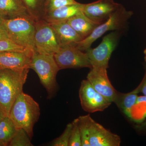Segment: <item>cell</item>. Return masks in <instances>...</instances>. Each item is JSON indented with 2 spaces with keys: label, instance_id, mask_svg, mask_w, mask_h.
Here are the masks:
<instances>
[{
  "label": "cell",
  "instance_id": "obj_31",
  "mask_svg": "<svg viewBox=\"0 0 146 146\" xmlns=\"http://www.w3.org/2000/svg\"><path fill=\"white\" fill-rule=\"evenodd\" d=\"M4 20L3 17L1 13L0 12V23H2L3 21Z\"/></svg>",
  "mask_w": 146,
  "mask_h": 146
},
{
  "label": "cell",
  "instance_id": "obj_11",
  "mask_svg": "<svg viewBox=\"0 0 146 146\" xmlns=\"http://www.w3.org/2000/svg\"><path fill=\"white\" fill-rule=\"evenodd\" d=\"M120 5L113 0H98L83 4L82 12L91 21L100 25L105 22Z\"/></svg>",
  "mask_w": 146,
  "mask_h": 146
},
{
  "label": "cell",
  "instance_id": "obj_21",
  "mask_svg": "<svg viewBox=\"0 0 146 146\" xmlns=\"http://www.w3.org/2000/svg\"><path fill=\"white\" fill-rule=\"evenodd\" d=\"M90 115L80 116L77 119L78 123L81 138V146H90L89 143V124Z\"/></svg>",
  "mask_w": 146,
  "mask_h": 146
},
{
  "label": "cell",
  "instance_id": "obj_5",
  "mask_svg": "<svg viewBox=\"0 0 146 146\" xmlns=\"http://www.w3.org/2000/svg\"><path fill=\"white\" fill-rule=\"evenodd\" d=\"M133 15L132 11L126 10L121 4L118 9L105 22L96 27L89 36L74 45L82 51H86L94 42L107 32L120 31L125 28L128 21Z\"/></svg>",
  "mask_w": 146,
  "mask_h": 146
},
{
  "label": "cell",
  "instance_id": "obj_19",
  "mask_svg": "<svg viewBox=\"0 0 146 146\" xmlns=\"http://www.w3.org/2000/svg\"><path fill=\"white\" fill-rule=\"evenodd\" d=\"M17 129L12 120L9 117H6L0 122V141L8 146Z\"/></svg>",
  "mask_w": 146,
  "mask_h": 146
},
{
  "label": "cell",
  "instance_id": "obj_7",
  "mask_svg": "<svg viewBox=\"0 0 146 146\" xmlns=\"http://www.w3.org/2000/svg\"><path fill=\"white\" fill-rule=\"evenodd\" d=\"M120 35L119 31L112 32L103 37L98 46L86 51L92 67L108 68L110 59L117 45Z\"/></svg>",
  "mask_w": 146,
  "mask_h": 146
},
{
  "label": "cell",
  "instance_id": "obj_22",
  "mask_svg": "<svg viewBox=\"0 0 146 146\" xmlns=\"http://www.w3.org/2000/svg\"><path fill=\"white\" fill-rule=\"evenodd\" d=\"M31 138L27 132L22 129H17L11 141L9 142V146H32Z\"/></svg>",
  "mask_w": 146,
  "mask_h": 146
},
{
  "label": "cell",
  "instance_id": "obj_6",
  "mask_svg": "<svg viewBox=\"0 0 146 146\" xmlns=\"http://www.w3.org/2000/svg\"><path fill=\"white\" fill-rule=\"evenodd\" d=\"M34 43L35 52L41 54L54 55L60 48L52 27L42 19L36 21Z\"/></svg>",
  "mask_w": 146,
  "mask_h": 146
},
{
  "label": "cell",
  "instance_id": "obj_27",
  "mask_svg": "<svg viewBox=\"0 0 146 146\" xmlns=\"http://www.w3.org/2000/svg\"><path fill=\"white\" fill-rule=\"evenodd\" d=\"M5 39H9L5 27L4 26L2 23H0V40Z\"/></svg>",
  "mask_w": 146,
  "mask_h": 146
},
{
  "label": "cell",
  "instance_id": "obj_10",
  "mask_svg": "<svg viewBox=\"0 0 146 146\" xmlns=\"http://www.w3.org/2000/svg\"><path fill=\"white\" fill-rule=\"evenodd\" d=\"M106 68L92 67L86 77L95 90L111 103L115 101L118 91L110 81Z\"/></svg>",
  "mask_w": 146,
  "mask_h": 146
},
{
  "label": "cell",
  "instance_id": "obj_20",
  "mask_svg": "<svg viewBox=\"0 0 146 146\" xmlns=\"http://www.w3.org/2000/svg\"><path fill=\"white\" fill-rule=\"evenodd\" d=\"M29 14L36 21L41 20L44 14V0H20Z\"/></svg>",
  "mask_w": 146,
  "mask_h": 146
},
{
  "label": "cell",
  "instance_id": "obj_33",
  "mask_svg": "<svg viewBox=\"0 0 146 146\" xmlns=\"http://www.w3.org/2000/svg\"><path fill=\"white\" fill-rule=\"evenodd\" d=\"M0 146H5V145L4 144L0 141Z\"/></svg>",
  "mask_w": 146,
  "mask_h": 146
},
{
  "label": "cell",
  "instance_id": "obj_24",
  "mask_svg": "<svg viewBox=\"0 0 146 146\" xmlns=\"http://www.w3.org/2000/svg\"><path fill=\"white\" fill-rule=\"evenodd\" d=\"M6 51L35 52L25 47L16 44L9 39L0 40V52Z\"/></svg>",
  "mask_w": 146,
  "mask_h": 146
},
{
  "label": "cell",
  "instance_id": "obj_14",
  "mask_svg": "<svg viewBox=\"0 0 146 146\" xmlns=\"http://www.w3.org/2000/svg\"><path fill=\"white\" fill-rule=\"evenodd\" d=\"M50 24L55 32L60 47L75 44L83 40L66 21Z\"/></svg>",
  "mask_w": 146,
  "mask_h": 146
},
{
  "label": "cell",
  "instance_id": "obj_30",
  "mask_svg": "<svg viewBox=\"0 0 146 146\" xmlns=\"http://www.w3.org/2000/svg\"><path fill=\"white\" fill-rule=\"evenodd\" d=\"M140 128L143 129H146V120L145 121V122H144L141 125Z\"/></svg>",
  "mask_w": 146,
  "mask_h": 146
},
{
  "label": "cell",
  "instance_id": "obj_4",
  "mask_svg": "<svg viewBox=\"0 0 146 146\" xmlns=\"http://www.w3.org/2000/svg\"><path fill=\"white\" fill-rule=\"evenodd\" d=\"M2 24L9 38L16 44L35 52L34 39L36 21L30 16L4 19Z\"/></svg>",
  "mask_w": 146,
  "mask_h": 146
},
{
  "label": "cell",
  "instance_id": "obj_29",
  "mask_svg": "<svg viewBox=\"0 0 146 146\" xmlns=\"http://www.w3.org/2000/svg\"><path fill=\"white\" fill-rule=\"evenodd\" d=\"M5 117H6L5 115L4 112L0 108V122Z\"/></svg>",
  "mask_w": 146,
  "mask_h": 146
},
{
  "label": "cell",
  "instance_id": "obj_9",
  "mask_svg": "<svg viewBox=\"0 0 146 146\" xmlns=\"http://www.w3.org/2000/svg\"><path fill=\"white\" fill-rule=\"evenodd\" d=\"M79 96L82 109L89 113L104 111L112 103L96 91L87 79L82 81Z\"/></svg>",
  "mask_w": 146,
  "mask_h": 146
},
{
  "label": "cell",
  "instance_id": "obj_16",
  "mask_svg": "<svg viewBox=\"0 0 146 146\" xmlns=\"http://www.w3.org/2000/svg\"><path fill=\"white\" fill-rule=\"evenodd\" d=\"M83 39L89 36L100 24L91 21L82 11L66 21Z\"/></svg>",
  "mask_w": 146,
  "mask_h": 146
},
{
  "label": "cell",
  "instance_id": "obj_2",
  "mask_svg": "<svg viewBox=\"0 0 146 146\" xmlns=\"http://www.w3.org/2000/svg\"><path fill=\"white\" fill-rule=\"evenodd\" d=\"M40 109L39 104L29 95L22 92L14 102L9 117L17 129H23L31 139L33 127L39 120Z\"/></svg>",
  "mask_w": 146,
  "mask_h": 146
},
{
  "label": "cell",
  "instance_id": "obj_12",
  "mask_svg": "<svg viewBox=\"0 0 146 146\" xmlns=\"http://www.w3.org/2000/svg\"><path fill=\"white\" fill-rule=\"evenodd\" d=\"M90 146H119L120 136L112 133L96 122L91 116L89 119Z\"/></svg>",
  "mask_w": 146,
  "mask_h": 146
},
{
  "label": "cell",
  "instance_id": "obj_28",
  "mask_svg": "<svg viewBox=\"0 0 146 146\" xmlns=\"http://www.w3.org/2000/svg\"><path fill=\"white\" fill-rule=\"evenodd\" d=\"M140 84H141L140 92L143 94L146 97V70L145 74Z\"/></svg>",
  "mask_w": 146,
  "mask_h": 146
},
{
  "label": "cell",
  "instance_id": "obj_17",
  "mask_svg": "<svg viewBox=\"0 0 146 146\" xmlns=\"http://www.w3.org/2000/svg\"><path fill=\"white\" fill-rule=\"evenodd\" d=\"M0 12L4 19L31 16L20 0H0Z\"/></svg>",
  "mask_w": 146,
  "mask_h": 146
},
{
  "label": "cell",
  "instance_id": "obj_1",
  "mask_svg": "<svg viewBox=\"0 0 146 146\" xmlns=\"http://www.w3.org/2000/svg\"><path fill=\"white\" fill-rule=\"evenodd\" d=\"M30 69H0V108L6 117H9L12 105L23 92Z\"/></svg>",
  "mask_w": 146,
  "mask_h": 146
},
{
  "label": "cell",
  "instance_id": "obj_8",
  "mask_svg": "<svg viewBox=\"0 0 146 146\" xmlns=\"http://www.w3.org/2000/svg\"><path fill=\"white\" fill-rule=\"evenodd\" d=\"M54 56L60 70L92 68L86 52L79 49L75 45L60 47L59 51Z\"/></svg>",
  "mask_w": 146,
  "mask_h": 146
},
{
  "label": "cell",
  "instance_id": "obj_3",
  "mask_svg": "<svg viewBox=\"0 0 146 146\" xmlns=\"http://www.w3.org/2000/svg\"><path fill=\"white\" fill-rule=\"evenodd\" d=\"M30 68L37 74L46 90L48 99L53 98L58 89L56 75L60 70L54 55L41 54L35 52L32 56Z\"/></svg>",
  "mask_w": 146,
  "mask_h": 146
},
{
  "label": "cell",
  "instance_id": "obj_13",
  "mask_svg": "<svg viewBox=\"0 0 146 146\" xmlns=\"http://www.w3.org/2000/svg\"><path fill=\"white\" fill-rule=\"evenodd\" d=\"M34 53L17 51L1 52L0 69L18 70L30 68L32 56Z\"/></svg>",
  "mask_w": 146,
  "mask_h": 146
},
{
  "label": "cell",
  "instance_id": "obj_26",
  "mask_svg": "<svg viewBox=\"0 0 146 146\" xmlns=\"http://www.w3.org/2000/svg\"><path fill=\"white\" fill-rule=\"evenodd\" d=\"M72 122V128L71 130L68 146H81V135L77 119H75Z\"/></svg>",
  "mask_w": 146,
  "mask_h": 146
},
{
  "label": "cell",
  "instance_id": "obj_25",
  "mask_svg": "<svg viewBox=\"0 0 146 146\" xmlns=\"http://www.w3.org/2000/svg\"><path fill=\"white\" fill-rule=\"evenodd\" d=\"M72 122L68 124L65 130L60 136L56 138L50 144L52 146H68L70 136L71 130L72 128Z\"/></svg>",
  "mask_w": 146,
  "mask_h": 146
},
{
  "label": "cell",
  "instance_id": "obj_18",
  "mask_svg": "<svg viewBox=\"0 0 146 146\" xmlns=\"http://www.w3.org/2000/svg\"><path fill=\"white\" fill-rule=\"evenodd\" d=\"M141 84L131 92L122 93L118 92L114 102L127 116L129 114L131 110L136 103L138 94L141 91Z\"/></svg>",
  "mask_w": 146,
  "mask_h": 146
},
{
  "label": "cell",
  "instance_id": "obj_32",
  "mask_svg": "<svg viewBox=\"0 0 146 146\" xmlns=\"http://www.w3.org/2000/svg\"><path fill=\"white\" fill-rule=\"evenodd\" d=\"M144 54H145V61L146 63V47L145 48V50H144Z\"/></svg>",
  "mask_w": 146,
  "mask_h": 146
},
{
  "label": "cell",
  "instance_id": "obj_23",
  "mask_svg": "<svg viewBox=\"0 0 146 146\" xmlns=\"http://www.w3.org/2000/svg\"><path fill=\"white\" fill-rule=\"evenodd\" d=\"M78 3L75 0H44V13L62 7L75 4Z\"/></svg>",
  "mask_w": 146,
  "mask_h": 146
},
{
  "label": "cell",
  "instance_id": "obj_15",
  "mask_svg": "<svg viewBox=\"0 0 146 146\" xmlns=\"http://www.w3.org/2000/svg\"><path fill=\"white\" fill-rule=\"evenodd\" d=\"M83 4L78 3L75 4L65 6L54 10L44 13L42 20L49 24L66 21L82 11Z\"/></svg>",
  "mask_w": 146,
  "mask_h": 146
}]
</instances>
